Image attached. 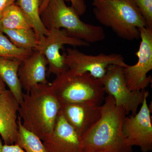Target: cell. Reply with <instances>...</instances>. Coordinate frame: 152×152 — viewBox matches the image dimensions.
<instances>
[{
  "label": "cell",
  "mask_w": 152,
  "mask_h": 152,
  "mask_svg": "<svg viewBox=\"0 0 152 152\" xmlns=\"http://www.w3.org/2000/svg\"><path fill=\"white\" fill-rule=\"evenodd\" d=\"M65 45L73 47H87L90 45L85 41L71 37L66 30L61 29H51L47 35L39 40V45L35 50L46 58L49 74L57 76L68 69L64 55L60 53V50Z\"/></svg>",
  "instance_id": "9c48e42d"
},
{
  "label": "cell",
  "mask_w": 152,
  "mask_h": 152,
  "mask_svg": "<svg viewBox=\"0 0 152 152\" xmlns=\"http://www.w3.org/2000/svg\"><path fill=\"white\" fill-rule=\"evenodd\" d=\"M143 17L147 27L152 29V0H133Z\"/></svg>",
  "instance_id": "44dd1931"
},
{
  "label": "cell",
  "mask_w": 152,
  "mask_h": 152,
  "mask_svg": "<svg viewBox=\"0 0 152 152\" xmlns=\"http://www.w3.org/2000/svg\"><path fill=\"white\" fill-rule=\"evenodd\" d=\"M60 110L51 83L39 84L24 94L19 117L23 126L43 141L53 131Z\"/></svg>",
  "instance_id": "7a4b0ae2"
},
{
  "label": "cell",
  "mask_w": 152,
  "mask_h": 152,
  "mask_svg": "<svg viewBox=\"0 0 152 152\" xmlns=\"http://www.w3.org/2000/svg\"><path fill=\"white\" fill-rule=\"evenodd\" d=\"M3 144L1 140L0 139V152H1L2 149Z\"/></svg>",
  "instance_id": "484cf974"
},
{
  "label": "cell",
  "mask_w": 152,
  "mask_h": 152,
  "mask_svg": "<svg viewBox=\"0 0 152 152\" xmlns=\"http://www.w3.org/2000/svg\"><path fill=\"white\" fill-rule=\"evenodd\" d=\"M43 143L47 152H83L81 138L60 111L53 131Z\"/></svg>",
  "instance_id": "7c38bea8"
},
{
  "label": "cell",
  "mask_w": 152,
  "mask_h": 152,
  "mask_svg": "<svg viewBox=\"0 0 152 152\" xmlns=\"http://www.w3.org/2000/svg\"><path fill=\"white\" fill-rule=\"evenodd\" d=\"M33 51L18 48L0 31V57L14 58L23 61L31 54Z\"/></svg>",
  "instance_id": "ffe728a7"
},
{
  "label": "cell",
  "mask_w": 152,
  "mask_h": 152,
  "mask_svg": "<svg viewBox=\"0 0 152 152\" xmlns=\"http://www.w3.org/2000/svg\"><path fill=\"white\" fill-rule=\"evenodd\" d=\"M6 86L5 84L2 80L0 78V94L5 91Z\"/></svg>",
  "instance_id": "d4e9b609"
},
{
  "label": "cell",
  "mask_w": 152,
  "mask_h": 152,
  "mask_svg": "<svg viewBox=\"0 0 152 152\" xmlns=\"http://www.w3.org/2000/svg\"><path fill=\"white\" fill-rule=\"evenodd\" d=\"M19 48L34 50L39 45L37 36L32 28L0 30Z\"/></svg>",
  "instance_id": "ac0fdd59"
},
{
  "label": "cell",
  "mask_w": 152,
  "mask_h": 152,
  "mask_svg": "<svg viewBox=\"0 0 152 152\" xmlns=\"http://www.w3.org/2000/svg\"><path fill=\"white\" fill-rule=\"evenodd\" d=\"M92 5L98 21L124 39H138L139 29L147 27L133 0H101L93 1Z\"/></svg>",
  "instance_id": "3957f363"
},
{
  "label": "cell",
  "mask_w": 152,
  "mask_h": 152,
  "mask_svg": "<svg viewBox=\"0 0 152 152\" xmlns=\"http://www.w3.org/2000/svg\"><path fill=\"white\" fill-rule=\"evenodd\" d=\"M21 62L16 58L0 57V78L20 104L23 101L24 94L18 75Z\"/></svg>",
  "instance_id": "9a60e30c"
},
{
  "label": "cell",
  "mask_w": 152,
  "mask_h": 152,
  "mask_svg": "<svg viewBox=\"0 0 152 152\" xmlns=\"http://www.w3.org/2000/svg\"><path fill=\"white\" fill-rule=\"evenodd\" d=\"M18 123V134L15 144L20 146L25 152H47L42 140L23 126L19 116Z\"/></svg>",
  "instance_id": "d6986e66"
},
{
  "label": "cell",
  "mask_w": 152,
  "mask_h": 152,
  "mask_svg": "<svg viewBox=\"0 0 152 152\" xmlns=\"http://www.w3.org/2000/svg\"><path fill=\"white\" fill-rule=\"evenodd\" d=\"M48 65L46 57L36 50L22 61L18 75L23 89L28 92L39 84L49 83L46 77Z\"/></svg>",
  "instance_id": "5bb4252c"
},
{
  "label": "cell",
  "mask_w": 152,
  "mask_h": 152,
  "mask_svg": "<svg viewBox=\"0 0 152 152\" xmlns=\"http://www.w3.org/2000/svg\"><path fill=\"white\" fill-rule=\"evenodd\" d=\"M93 1H101V0H92Z\"/></svg>",
  "instance_id": "4316f807"
},
{
  "label": "cell",
  "mask_w": 152,
  "mask_h": 152,
  "mask_svg": "<svg viewBox=\"0 0 152 152\" xmlns=\"http://www.w3.org/2000/svg\"><path fill=\"white\" fill-rule=\"evenodd\" d=\"M16 0H0V17L7 9L13 4Z\"/></svg>",
  "instance_id": "cb8c5ba5"
},
{
  "label": "cell",
  "mask_w": 152,
  "mask_h": 152,
  "mask_svg": "<svg viewBox=\"0 0 152 152\" xmlns=\"http://www.w3.org/2000/svg\"><path fill=\"white\" fill-rule=\"evenodd\" d=\"M65 1L50 0L41 12V20L47 29L63 28L71 37L90 44L103 40L105 37L103 28L82 21L73 8L68 7Z\"/></svg>",
  "instance_id": "277c9868"
},
{
  "label": "cell",
  "mask_w": 152,
  "mask_h": 152,
  "mask_svg": "<svg viewBox=\"0 0 152 152\" xmlns=\"http://www.w3.org/2000/svg\"><path fill=\"white\" fill-rule=\"evenodd\" d=\"M32 28L23 11L15 3L10 6L0 17V30Z\"/></svg>",
  "instance_id": "e0dca14e"
},
{
  "label": "cell",
  "mask_w": 152,
  "mask_h": 152,
  "mask_svg": "<svg viewBox=\"0 0 152 152\" xmlns=\"http://www.w3.org/2000/svg\"><path fill=\"white\" fill-rule=\"evenodd\" d=\"M106 94L115 99L116 104L124 110L126 115H134L139 106L149 92L146 90L132 91L125 80L124 67L117 65L109 66L105 75L101 79Z\"/></svg>",
  "instance_id": "8992f818"
},
{
  "label": "cell",
  "mask_w": 152,
  "mask_h": 152,
  "mask_svg": "<svg viewBox=\"0 0 152 152\" xmlns=\"http://www.w3.org/2000/svg\"><path fill=\"white\" fill-rule=\"evenodd\" d=\"M63 55L68 69L77 74L88 73L99 80L103 77L110 65H117L124 68L128 66L124 57L119 54L100 53L92 56L77 49L68 48Z\"/></svg>",
  "instance_id": "52a82bcc"
},
{
  "label": "cell",
  "mask_w": 152,
  "mask_h": 152,
  "mask_svg": "<svg viewBox=\"0 0 152 152\" xmlns=\"http://www.w3.org/2000/svg\"><path fill=\"white\" fill-rule=\"evenodd\" d=\"M44 0H16L18 6L27 18L39 40L48 34L49 30L44 26L41 20L40 9Z\"/></svg>",
  "instance_id": "2e32d148"
},
{
  "label": "cell",
  "mask_w": 152,
  "mask_h": 152,
  "mask_svg": "<svg viewBox=\"0 0 152 152\" xmlns=\"http://www.w3.org/2000/svg\"><path fill=\"white\" fill-rule=\"evenodd\" d=\"M140 43L136 53L137 62L124 68L126 83L132 91L145 90L152 81L147 74L152 69V29L144 27L139 29Z\"/></svg>",
  "instance_id": "ba28073f"
},
{
  "label": "cell",
  "mask_w": 152,
  "mask_h": 152,
  "mask_svg": "<svg viewBox=\"0 0 152 152\" xmlns=\"http://www.w3.org/2000/svg\"><path fill=\"white\" fill-rule=\"evenodd\" d=\"M19 107L20 104L10 90L6 89L0 94V135L5 145L16 142Z\"/></svg>",
  "instance_id": "4fadbf2b"
},
{
  "label": "cell",
  "mask_w": 152,
  "mask_h": 152,
  "mask_svg": "<svg viewBox=\"0 0 152 152\" xmlns=\"http://www.w3.org/2000/svg\"><path fill=\"white\" fill-rule=\"evenodd\" d=\"M66 1L70 2L72 7L77 13L79 15L84 14L86 11V5L84 0H64Z\"/></svg>",
  "instance_id": "7402d4cb"
},
{
  "label": "cell",
  "mask_w": 152,
  "mask_h": 152,
  "mask_svg": "<svg viewBox=\"0 0 152 152\" xmlns=\"http://www.w3.org/2000/svg\"><path fill=\"white\" fill-rule=\"evenodd\" d=\"M60 112L81 138L100 118L101 105L90 102L61 104Z\"/></svg>",
  "instance_id": "8fae6325"
},
{
  "label": "cell",
  "mask_w": 152,
  "mask_h": 152,
  "mask_svg": "<svg viewBox=\"0 0 152 152\" xmlns=\"http://www.w3.org/2000/svg\"><path fill=\"white\" fill-rule=\"evenodd\" d=\"M51 85L60 104L90 102L101 106L104 101L102 81L88 73L77 74L68 69L57 75Z\"/></svg>",
  "instance_id": "5b68a950"
},
{
  "label": "cell",
  "mask_w": 152,
  "mask_h": 152,
  "mask_svg": "<svg viewBox=\"0 0 152 152\" xmlns=\"http://www.w3.org/2000/svg\"><path fill=\"white\" fill-rule=\"evenodd\" d=\"M148 94L140 110L134 115L125 117L123 131L129 144L139 147L142 152L152 151V123L151 110L147 103Z\"/></svg>",
  "instance_id": "30bf717a"
},
{
  "label": "cell",
  "mask_w": 152,
  "mask_h": 152,
  "mask_svg": "<svg viewBox=\"0 0 152 152\" xmlns=\"http://www.w3.org/2000/svg\"><path fill=\"white\" fill-rule=\"evenodd\" d=\"M1 152H25L22 148L17 144L3 145Z\"/></svg>",
  "instance_id": "603a6c76"
},
{
  "label": "cell",
  "mask_w": 152,
  "mask_h": 152,
  "mask_svg": "<svg viewBox=\"0 0 152 152\" xmlns=\"http://www.w3.org/2000/svg\"><path fill=\"white\" fill-rule=\"evenodd\" d=\"M104 102L100 118L82 137L83 152H133L123 131L126 112L110 95Z\"/></svg>",
  "instance_id": "6da1fadb"
}]
</instances>
